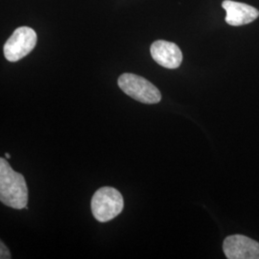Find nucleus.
<instances>
[{
  "mask_svg": "<svg viewBox=\"0 0 259 259\" xmlns=\"http://www.w3.org/2000/svg\"><path fill=\"white\" fill-rule=\"evenodd\" d=\"M0 201L15 209L27 207L28 188L25 179L14 171L4 157L0 158Z\"/></svg>",
  "mask_w": 259,
  "mask_h": 259,
  "instance_id": "1",
  "label": "nucleus"
},
{
  "mask_svg": "<svg viewBox=\"0 0 259 259\" xmlns=\"http://www.w3.org/2000/svg\"><path fill=\"white\" fill-rule=\"evenodd\" d=\"M124 207V200L120 192L109 186L99 188L92 199V211L94 218L106 223L118 216Z\"/></svg>",
  "mask_w": 259,
  "mask_h": 259,
  "instance_id": "2",
  "label": "nucleus"
},
{
  "mask_svg": "<svg viewBox=\"0 0 259 259\" xmlns=\"http://www.w3.org/2000/svg\"><path fill=\"white\" fill-rule=\"evenodd\" d=\"M118 85L123 93L139 102L157 104L161 100V94L157 87L139 75L133 73L121 75L118 78Z\"/></svg>",
  "mask_w": 259,
  "mask_h": 259,
  "instance_id": "3",
  "label": "nucleus"
},
{
  "mask_svg": "<svg viewBox=\"0 0 259 259\" xmlns=\"http://www.w3.org/2000/svg\"><path fill=\"white\" fill-rule=\"evenodd\" d=\"M37 45V34L32 28L19 27L13 33L4 45V56L12 63L27 56Z\"/></svg>",
  "mask_w": 259,
  "mask_h": 259,
  "instance_id": "4",
  "label": "nucleus"
},
{
  "mask_svg": "<svg viewBox=\"0 0 259 259\" xmlns=\"http://www.w3.org/2000/svg\"><path fill=\"white\" fill-rule=\"evenodd\" d=\"M229 259H259V243L245 235L235 234L227 237L223 245Z\"/></svg>",
  "mask_w": 259,
  "mask_h": 259,
  "instance_id": "5",
  "label": "nucleus"
},
{
  "mask_svg": "<svg viewBox=\"0 0 259 259\" xmlns=\"http://www.w3.org/2000/svg\"><path fill=\"white\" fill-rule=\"evenodd\" d=\"M151 55L156 63L168 69L178 68L183 62L180 47L166 40H156L151 46Z\"/></svg>",
  "mask_w": 259,
  "mask_h": 259,
  "instance_id": "6",
  "label": "nucleus"
},
{
  "mask_svg": "<svg viewBox=\"0 0 259 259\" xmlns=\"http://www.w3.org/2000/svg\"><path fill=\"white\" fill-rule=\"evenodd\" d=\"M222 7L227 12L226 22L232 26L249 24L259 17L258 10L245 3L225 0Z\"/></svg>",
  "mask_w": 259,
  "mask_h": 259,
  "instance_id": "7",
  "label": "nucleus"
},
{
  "mask_svg": "<svg viewBox=\"0 0 259 259\" xmlns=\"http://www.w3.org/2000/svg\"><path fill=\"white\" fill-rule=\"evenodd\" d=\"M0 246H1V248H0V258H11V257H12V255H11V253H10L8 248L4 245V243H3V242H0Z\"/></svg>",
  "mask_w": 259,
  "mask_h": 259,
  "instance_id": "8",
  "label": "nucleus"
},
{
  "mask_svg": "<svg viewBox=\"0 0 259 259\" xmlns=\"http://www.w3.org/2000/svg\"><path fill=\"white\" fill-rule=\"evenodd\" d=\"M5 156H6V157H7V158H9V157H10V155H9V154H8V153H7V154H6V155H5Z\"/></svg>",
  "mask_w": 259,
  "mask_h": 259,
  "instance_id": "9",
  "label": "nucleus"
}]
</instances>
